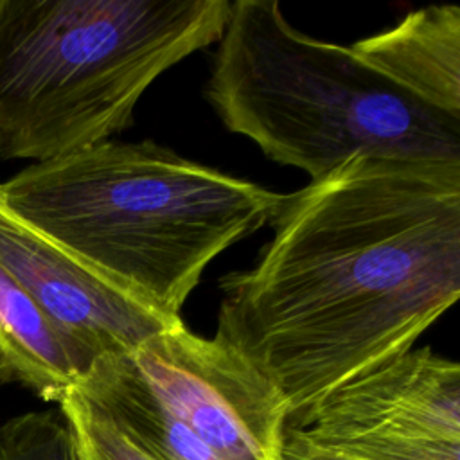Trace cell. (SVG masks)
<instances>
[{
	"label": "cell",
	"mask_w": 460,
	"mask_h": 460,
	"mask_svg": "<svg viewBox=\"0 0 460 460\" xmlns=\"http://www.w3.org/2000/svg\"><path fill=\"white\" fill-rule=\"evenodd\" d=\"M257 262L219 279L216 340L300 429L347 381L417 341L460 295V162L354 155L284 194Z\"/></svg>",
	"instance_id": "obj_1"
},
{
	"label": "cell",
	"mask_w": 460,
	"mask_h": 460,
	"mask_svg": "<svg viewBox=\"0 0 460 460\" xmlns=\"http://www.w3.org/2000/svg\"><path fill=\"white\" fill-rule=\"evenodd\" d=\"M0 201L101 280L181 323L207 266L270 225L284 194L151 140H106L34 162Z\"/></svg>",
	"instance_id": "obj_2"
},
{
	"label": "cell",
	"mask_w": 460,
	"mask_h": 460,
	"mask_svg": "<svg viewBox=\"0 0 460 460\" xmlns=\"http://www.w3.org/2000/svg\"><path fill=\"white\" fill-rule=\"evenodd\" d=\"M228 0H0V158L47 162L133 124L167 68L217 43Z\"/></svg>",
	"instance_id": "obj_3"
},
{
	"label": "cell",
	"mask_w": 460,
	"mask_h": 460,
	"mask_svg": "<svg viewBox=\"0 0 460 460\" xmlns=\"http://www.w3.org/2000/svg\"><path fill=\"white\" fill-rule=\"evenodd\" d=\"M203 95L232 133L316 180L354 155L460 162V120L295 29L275 0L230 2Z\"/></svg>",
	"instance_id": "obj_4"
},
{
	"label": "cell",
	"mask_w": 460,
	"mask_h": 460,
	"mask_svg": "<svg viewBox=\"0 0 460 460\" xmlns=\"http://www.w3.org/2000/svg\"><path fill=\"white\" fill-rule=\"evenodd\" d=\"M296 431L352 460H460V365L410 349L336 388Z\"/></svg>",
	"instance_id": "obj_5"
},
{
	"label": "cell",
	"mask_w": 460,
	"mask_h": 460,
	"mask_svg": "<svg viewBox=\"0 0 460 460\" xmlns=\"http://www.w3.org/2000/svg\"><path fill=\"white\" fill-rule=\"evenodd\" d=\"M183 431L223 460H277L289 410L248 359L185 325L128 352Z\"/></svg>",
	"instance_id": "obj_6"
},
{
	"label": "cell",
	"mask_w": 460,
	"mask_h": 460,
	"mask_svg": "<svg viewBox=\"0 0 460 460\" xmlns=\"http://www.w3.org/2000/svg\"><path fill=\"white\" fill-rule=\"evenodd\" d=\"M0 264L50 322L92 356L133 352L155 334L183 325L122 295L0 201Z\"/></svg>",
	"instance_id": "obj_7"
},
{
	"label": "cell",
	"mask_w": 460,
	"mask_h": 460,
	"mask_svg": "<svg viewBox=\"0 0 460 460\" xmlns=\"http://www.w3.org/2000/svg\"><path fill=\"white\" fill-rule=\"evenodd\" d=\"M350 50L424 106L460 120V7L429 5Z\"/></svg>",
	"instance_id": "obj_8"
},
{
	"label": "cell",
	"mask_w": 460,
	"mask_h": 460,
	"mask_svg": "<svg viewBox=\"0 0 460 460\" xmlns=\"http://www.w3.org/2000/svg\"><path fill=\"white\" fill-rule=\"evenodd\" d=\"M0 354L7 381H18L54 402H59L97 359L66 338L2 264Z\"/></svg>",
	"instance_id": "obj_9"
},
{
	"label": "cell",
	"mask_w": 460,
	"mask_h": 460,
	"mask_svg": "<svg viewBox=\"0 0 460 460\" xmlns=\"http://www.w3.org/2000/svg\"><path fill=\"white\" fill-rule=\"evenodd\" d=\"M72 388L153 460H223L183 431L128 352L97 358Z\"/></svg>",
	"instance_id": "obj_10"
},
{
	"label": "cell",
	"mask_w": 460,
	"mask_h": 460,
	"mask_svg": "<svg viewBox=\"0 0 460 460\" xmlns=\"http://www.w3.org/2000/svg\"><path fill=\"white\" fill-rule=\"evenodd\" d=\"M0 460H75L61 411H27L0 426Z\"/></svg>",
	"instance_id": "obj_11"
},
{
	"label": "cell",
	"mask_w": 460,
	"mask_h": 460,
	"mask_svg": "<svg viewBox=\"0 0 460 460\" xmlns=\"http://www.w3.org/2000/svg\"><path fill=\"white\" fill-rule=\"evenodd\" d=\"M58 404L72 433L75 460H153L120 435L74 388Z\"/></svg>",
	"instance_id": "obj_12"
},
{
	"label": "cell",
	"mask_w": 460,
	"mask_h": 460,
	"mask_svg": "<svg viewBox=\"0 0 460 460\" xmlns=\"http://www.w3.org/2000/svg\"><path fill=\"white\" fill-rule=\"evenodd\" d=\"M277 460H352L305 440L296 429L286 428Z\"/></svg>",
	"instance_id": "obj_13"
},
{
	"label": "cell",
	"mask_w": 460,
	"mask_h": 460,
	"mask_svg": "<svg viewBox=\"0 0 460 460\" xmlns=\"http://www.w3.org/2000/svg\"><path fill=\"white\" fill-rule=\"evenodd\" d=\"M7 381V374H5V365H4V359H2V354H0V383Z\"/></svg>",
	"instance_id": "obj_14"
}]
</instances>
